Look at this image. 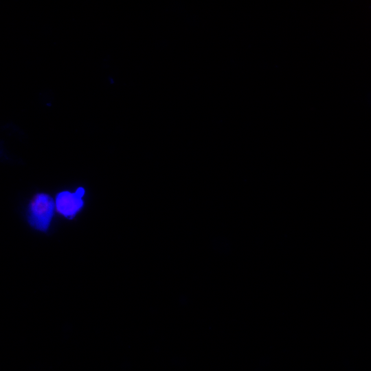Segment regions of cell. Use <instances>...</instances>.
<instances>
[{
  "label": "cell",
  "mask_w": 371,
  "mask_h": 371,
  "mask_svg": "<svg viewBox=\"0 0 371 371\" xmlns=\"http://www.w3.org/2000/svg\"><path fill=\"white\" fill-rule=\"evenodd\" d=\"M84 194L85 189L81 187L74 193L68 191L58 193L56 199L57 211L67 218H74L83 206Z\"/></svg>",
  "instance_id": "2"
},
{
  "label": "cell",
  "mask_w": 371,
  "mask_h": 371,
  "mask_svg": "<svg viewBox=\"0 0 371 371\" xmlns=\"http://www.w3.org/2000/svg\"><path fill=\"white\" fill-rule=\"evenodd\" d=\"M55 203L50 196L40 193L34 196L27 209V221L34 229L47 232L51 223Z\"/></svg>",
  "instance_id": "1"
}]
</instances>
